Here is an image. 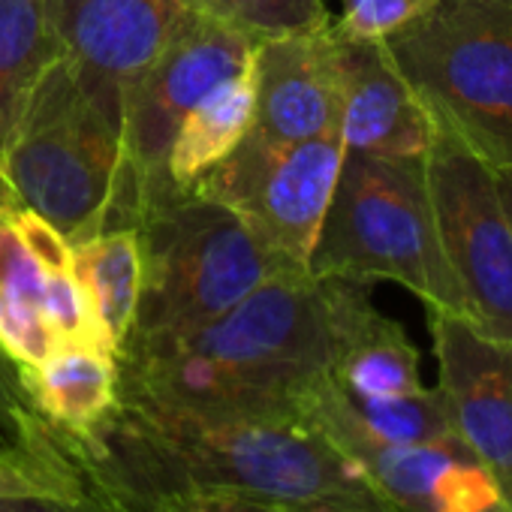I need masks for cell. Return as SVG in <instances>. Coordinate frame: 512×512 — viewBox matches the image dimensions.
<instances>
[{
    "mask_svg": "<svg viewBox=\"0 0 512 512\" xmlns=\"http://www.w3.org/2000/svg\"><path fill=\"white\" fill-rule=\"evenodd\" d=\"M368 290L308 269L278 275L205 326L127 344L118 395L214 416L305 419V401L374 311Z\"/></svg>",
    "mask_w": 512,
    "mask_h": 512,
    "instance_id": "obj_1",
    "label": "cell"
},
{
    "mask_svg": "<svg viewBox=\"0 0 512 512\" xmlns=\"http://www.w3.org/2000/svg\"><path fill=\"white\" fill-rule=\"evenodd\" d=\"M82 464L100 500H332L401 512L311 419L214 416L118 395Z\"/></svg>",
    "mask_w": 512,
    "mask_h": 512,
    "instance_id": "obj_2",
    "label": "cell"
},
{
    "mask_svg": "<svg viewBox=\"0 0 512 512\" xmlns=\"http://www.w3.org/2000/svg\"><path fill=\"white\" fill-rule=\"evenodd\" d=\"M0 166L19 205L49 220L70 244L139 223V187L124 163L121 121L82 91L67 58L46 70Z\"/></svg>",
    "mask_w": 512,
    "mask_h": 512,
    "instance_id": "obj_3",
    "label": "cell"
},
{
    "mask_svg": "<svg viewBox=\"0 0 512 512\" xmlns=\"http://www.w3.org/2000/svg\"><path fill=\"white\" fill-rule=\"evenodd\" d=\"M311 275L392 281L428 311L467 320L464 293L440 244L425 157L344 154Z\"/></svg>",
    "mask_w": 512,
    "mask_h": 512,
    "instance_id": "obj_4",
    "label": "cell"
},
{
    "mask_svg": "<svg viewBox=\"0 0 512 512\" xmlns=\"http://www.w3.org/2000/svg\"><path fill=\"white\" fill-rule=\"evenodd\" d=\"M136 232L142 290L124 347L184 335L217 320L266 281L302 272L256 241L226 205L196 190L148 205Z\"/></svg>",
    "mask_w": 512,
    "mask_h": 512,
    "instance_id": "obj_5",
    "label": "cell"
},
{
    "mask_svg": "<svg viewBox=\"0 0 512 512\" xmlns=\"http://www.w3.org/2000/svg\"><path fill=\"white\" fill-rule=\"evenodd\" d=\"M383 49L434 127L512 166V0H425Z\"/></svg>",
    "mask_w": 512,
    "mask_h": 512,
    "instance_id": "obj_6",
    "label": "cell"
},
{
    "mask_svg": "<svg viewBox=\"0 0 512 512\" xmlns=\"http://www.w3.org/2000/svg\"><path fill=\"white\" fill-rule=\"evenodd\" d=\"M338 133L269 142L247 130L193 190L226 205L263 247L308 269L344 163Z\"/></svg>",
    "mask_w": 512,
    "mask_h": 512,
    "instance_id": "obj_7",
    "label": "cell"
},
{
    "mask_svg": "<svg viewBox=\"0 0 512 512\" xmlns=\"http://www.w3.org/2000/svg\"><path fill=\"white\" fill-rule=\"evenodd\" d=\"M256 40L190 10L166 49L124 91V163L139 187V217L178 193L166 157L181 121L226 79L250 70ZM139 226V223H136Z\"/></svg>",
    "mask_w": 512,
    "mask_h": 512,
    "instance_id": "obj_8",
    "label": "cell"
},
{
    "mask_svg": "<svg viewBox=\"0 0 512 512\" xmlns=\"http://www.w3.org/2000/svg\"><path fill=\"white\" fill-rule=\"evenodd\" d=\"M425 175L446 263L467 302V323L491 338H512V223L494 169L434 127Z\"/></svg>",
    "mask_w": 512,
    "mask_h": 512,
    "instance_id": "obj_9",
    "label": "cell"
},
{
    "mask_svg": "<svg viewBox=\"0 0 512 512\" xmlns=\"http://www.w3.org/2000/svg\"><path fill=\"white\" fill-rule=\"evenodd\" d=\"M311 419L371 485L401 512H509L500 482L455 437L440 443H383L341 410L332 377L305 401Z\"/></svg>",
    "mask_w": 512,
    "mask_h": 512,
    "instance_id": "obj_10",
    "label": "cell"
},
{
    "mask_svg": "<svg viewBox=\"0 0 512 512\" xmlns=\"http://www.w3.org/2000/svg\"><path fill=\"white\" fill-rule=\"evenodd\" d=\"M49 22L82 91L124 121V91L166 49L184 0H46Z\"/></svg>",
    "mask_w": 512,
    "mask_h": 512,
    "instance_id": "obj_11",
    "label": "cell"
},
{
    "mask_svg": "<svg viewBox=\"0 0 512 512\" xmlns=\"http://www.w3.org/2000/svg\"><path fill=\"white\" fill-rule=\"evenodd\" d=\"M428 329L452 431L512 506V338H491L443 311H428Z\"/></svg>",
    "mask_w": 512,
    "mask_h": 512,
    "instance_id": "obj_12",
    "label": "cell"
},
{
    "mask_svg": "<svg viewBox=\"0 0 512 512\" xmlns=\"http://www.w3.org/2000/svg\"><path fill=\"white\" fill-rule=\"evenodd\" d=\"M250 76L253 136L269 142H302L338 133L341 64L332 22L256 43Z\"/></svg>",
    "mask_w": 512,
    "mask_h": 512,
    "instance_id": "obj_13",
    "label": "cell"
},
{
    "mask_svg": "<svg viewBox=\"0 0 512 512\" xmlns=\"http://www.w3.org/2000/svg\"><path fill=\"white\" fill-rule=\"evenodd\" d=\"M338 64V136L344 151L371 157H425L434 139V121L392 64L383 43L338 37Z\"/></svg>",
    "mask_w": 512,
    "mask_h": 512,
    "instance_id": "obj_14",
    "label": "cell"
},
{
    "mask_svg": "<svg viewBox=\"0 0 512 512\" xmlns=\"http://www.w3.org/2000/svg\"><path fill=\"white\" fill-rule=\"evenodd\" d=\"M22 383L34 407L82 449L118 404V356L67 344L22 371Z\"/></svg>",
    "mask_w": 512,
    "mask_h": 512,
    "instance_id": "obj_15",
    "label": "cell"
},
{
    "mask_svg": "<svg viewBox=\"0 0 512 512\" xmlns=\"http://www.w3.org/2000/svg\"><path fill=\"white\" fill-rule=\"evenodd\" d=\"M64 58L46 0H0V160L46 70Z\"/></svg>",
    "mask_w": 512,
    "mask_h": 512,
    "instance_id": "obj_16",
    "label": "cell"
},
{
    "mask_svg": "<svg viewBox=\"0 0 512 512\" xmlns=\"http://www.w3.org/2000/svg\"><path fill=\"white\" fill-rule=\"evenodd\" d=\"M46 272L13 220L0 208V353L19 371L40 365L58 350L43 314Z\"/></svg>",
    "mask_w": 512,
    "mask_h": 512,
    "instance_id": "obj_17",
    "label": "cell"
},
{
    "mask_svg": "<svg viewBox=\"0 0 512 512\" xmlns=\"http://www.w3.org/2000/svg\"><path fill=\"white\" fill-rule=\"evenodd\" d=\"M0 464L37 473L67 491H88L82 449L31 401L22 371L0 353Z\"/></svg>",
    "mask_w": 512,
    "mask_h": 512,
    "instance_id": "obj_18",
    "label": "cell"
},
{
    "mask_svg": "<svg viewBox=\"0 0 512 512\" xmlns=\"http://www.w3.org/2000/svg\"><path fill=\"white\" fill-rule=\"evenodd\" d=\"M253 124V76L250 70L214 88L178 127L166 175L178 190H193L220 160H226Z\"/></svg>",
    "mask_w": 512,
    "mask_h": 512,
    "instance_id": "obj_19",
    "label": "cell"
},
{
    "mask_svg": "<svg viewBox=\"0 0 512 512\" xmlns=\"http://www.w3.org/2000/svg\"><path fill=\"white\" fill-rule=\"evenodd\" d=\"M73 275L82 284L100 326L121 353L139 308L142 250L136 229H109L73 244Z\"/></svg>",
    "mask_w": 512,
    "mask_h": 512,
    "instance_id": "obj_20",
    "label": "cell"
},
{
    "mask_svg": "<svg viewBox=\"0 0 512 512\" xmlns=\"http://www.w3.org/2000/svg\"><path fill=\"white\" fill-rule=\"evenodd\" d=\"M332 380L353 398H395L422 389L419 350L404 326L377 308L353 329L341 347Z\"/></svg>",
    "mask_w": 512,
    "mask_h": 512,
    "instance_id": "obj_21",
    "label": "cell"
},
{
    "mask_svg": "<svg viewBox=\"0 0 512 512\" xmlns=\"http://www.w3.org/2000/svg\"><path fill=\"white\" fill-rule=\"evenodd\" d=\"M341 410L365 434L383 443H440L455 440L440 389H416L395 398H353L332 380Z\"/></svg>",
    "mask_w": 512,
    "mask_h": 512,
    "instance_id": "obj_22",
    "label": "cell"
},
{
    "mask_svg": "<svg viewBox=\"0 0 512 512\" xmlns=\"http://www.w3.org/2000/svg\"><path fill=\"white\" fill-rule=\"evenodd\" d=\"M187 7L247 34L256 43L314 31L332 22L323 0H187Z\"/></svg>",
    "mask_w": 512,
    "mask_h": 512,
    "instance_id": "obj_23",
    "label": "cell"
},
{
    "mask_svg": "<svg viewBox=\"0 0 512 512\" xmlns=\"http://www.w3.org/2000/svg\"><path fill=\"white\" fill-rule=\"evenodd\" d=\"M100 500V497H97ZM109 512H392V509H371L356 503H332V500H311V503H281V500H244V497H157V500H100Z\"/></svg>",
    "mask_w": 512,
    "mask_h": 512,
    "instance_id": "obj_24",
    "label": "cell"
},
{
    "mask_svg": "<svg viewBox=\"0 0 512 512\" xmlns=\"http://www.w3.org/2000/svg\"><path fill=\"white\" fill-rule=\"evenodd\" d=\"M422 7L425 0H341V16L332 19V28L344 40L383 43Z\"/></svg>",
    "mask_w": 512,
    "mask_h": 512,
    "instance_id": "obj_25",
    "label": "cell"
},
{
    "mask_svg": "<svg viewBox=\"0 0 512 512\" xmlns=\"http://www.w3.org/2000/svg\"><path fill=\"white\" fill-rule=\"evenodd\" d=\"M0 512H109V509L88 488L82 494H64V491L0 494Z\"/></svg>",
    "mask_w": 512,
    "mask_h": 512,
    "instance_id": "obj_26",
    "label": "cell"
},
{
    "mask_svg": "<svg viewBox=\"0 0 512 512\" xmlns=\"http://www.w3.org/2000/svg\"><path fill=\"white\" fill-rule=\"evenodd\" d=\"M16 491H64V494H82V491H67L37 473H28L13 464H0V494H16Z\"/></svg>",
    "mask_w": 512,
    "mask_h": 512,
    "instance_id": "obj_27",
    "label": "cell"
},
{
    "mask_svg": "<svg viewBox=\"0 0 512 512\" xmlns=\"http://www.w3.org/2000/svg\"><path fill=\"white\" fill-rule=\"evenodd\" d=\"M494 181H497V193H500V202H503V208H506V217H509V223H512V166L494 172Z\"/></svg>",
    "mask_w": 512,
    "mask_h": 512,
    "instance_id": "obj_28",
    "label": "cell"
},
{
    "mask_svg": "<svg viewBox=\"0 0 512 512\" xmlns=\"http://www.w3.org/2000/svg\"><path fill=\"white\" fill-rule=\"evenodd\" d=\"M0 208H19V199H16V193L4 175V166H0Z\"/></svg>",
    "mask_w": 512,
    "mask_h": 512,
    "instance_id": "obj_29",
    "label": "cell"
},
{
    "mask_svg": "<svg viewBox=\"0 0 512 512\" xmlns=\"http://www.w3.org/2000/svg\"><path fill=\"white\" fill-rule=\"evenodd\" d=\"M509 512H512V506H509Z\"/></svg>",
    "mask_w": 512,
    "mask_h": 512,
    "instance_id": "obj_30",
    "label": "cell"
},
{
    "mask_svg": "<svg viewBox=\"0 0 512 512\" xmlns=\"http://www.w3.org/2000/svg\"><path fill=\"white\" fill-rule=\"evenodd\" d=\"M184 4H187V0H184Z\"/></svg>",
    "mask_w": 512,
    "mask_h": 512,
    "instance_id": "obj_31",
    "label": "cell"
}]
</instances>
